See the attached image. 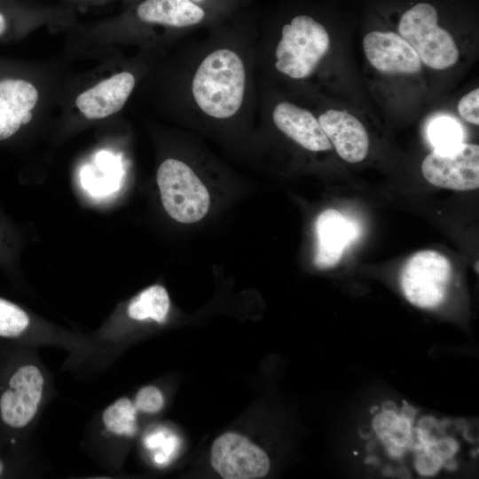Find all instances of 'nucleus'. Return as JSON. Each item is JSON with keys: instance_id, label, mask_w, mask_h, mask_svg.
<instances>
[{"instance_id": "nucleus-6", "label": "nucleus", "mask_w": 479, "mask_h": 479, "mask_svg": "<svg viewBox=\"0 0 479 479\" xmlns=\"http://www.w3.org/2000/svg\"><path fill=\"white\" fill-rule=\"evenodd\" d=\"M452 278V265L442 254L433 250L415 253L401 272L405 298L420 308H434L445 298Z\"/></svg>"}, {"instance_id": "nucleus-21", "label": "nucleus", "mask_w": 479, "mask_h": 479, "mask_svg": "<svg viewBox=\"0 0 479 479\" xmlns=\"http://www.w3.org/2000/svg\"><path fill=\"white\" fill-rule=\"evenodd\" d=\"M134 404L137 411L146 413H155L163 407L164 397L158 388L145 386L137 392Z\"/></svg>"}, {"instance_id": "nucleus-14", "label": "nucleus", "mask_w": 479, "mask_h": 479, "mask_svg": "<svg viewBox=\"0 0 479 479\" xmlns=\"http://www.w3.org/2000/svg\"><path fill=\"white\" fill-rule=\"evenodd\" d=\"M272 119L281 132L309 151L319 152L332 148L318 120L307 109L281 102L275 106Z\"/></svg>"}, {"instance_id": "nucleus-18", "label": "nucleus", "mask_w": 479, "mask_h": 479, "mask_svg": "<svg viewBox=\"0 0 479 479\" xmlns=\"http://www.w3.org/2000/svg\"><path fill=\"white\" fill-rule=\"evenodd\" d=\"M373 428L382 441L391 448H402L411 437L409 419L398 416L391 410L376 416Z\"/></svg>"}, {"instance_id": "nucleus-15", "label": "nucleus", "mask_w": 479, "mask_h": 479, "mask_svg": "<svg viewBox=\"0 0 479 479\" xmlns=\"http://www.w3.org/2000/svg\"><path fill=\"white\" fill-rule=\"evenodd\" d=\"M136 15L145 23L183 28L206 20L208 11L190 0H144Z\"/></svg>"}, {"instance_id": "nucleus-13", "label": "nucleus", "mask_w": 479, "mask_h": 479, "mask_svg": "<svg viewBox=\"0 0 479 479\" xmlns=\"http://www.w3.org/2000/svg\"><path fill=\"white\" fill-rule=\"evenodd\" d=\"M317 250L314 263L318 269L335 266L343 250L357 235V229L336 209L329 208L319 214L315 224Z\"/></svg>"}, {"instance_id": "nucleus-22", "label": "nucleus", "mask_w": 479, "mask_h": 479, "mask_svg": "<svg viewBox=\"0 0 479 479\" xmlns=\"http://www.w3.org/2000/svg\"><path fill=\"white\" fill-rule=\"evenodd\" d=\"M479 90L475 89L466 94L459 102L458 111L459 115L467 122L479 124Z\"/></svg>"}, {"instance_id": "nucleus-19", "label": "nucleus", "mask_w": 479, "mask_h": 479, "mask_svg": "<svg viewBox=\"0 0 479 479\" xmlns=\"http://www.w3.org/2000/svg\"><path fill=\"white\" fill-rule=\"evenodd\" d=\"M427 136L434 150L444 151L463 143L464 130L460 123L452 117L439 115L428 123Z\"/></svg>"}, {"instance_id": "nucleus-10", "label": "nucleus", "mask_w": 479, "mask_h": 479, "mask_svg": "<svg viewBox=\"0 0 479 479\" xmlns=\"http://www.w3.org/2000/svg\"><path fill=\"white\" fill-rule=\"evenodd\" d=\"M370 64L381 73L414 74L421 61L413 48L400 35L391 31H372L363 40Z\"/></svg>"}, {"instance_id": "nucleus-24", "label": "nucleus", "mask_w": 479, "mask_h": 479, "mask_svg": "<svg viewBox=\"0 0 479 479\" xmlns=\"http://www.w3.org/2000/svg\"><path fill=\"white\" fill-rule=\"evenodd\" d=\"M190 1L206 9V7L208 5L216 4L215 2H218V4L221 5V4H224L223 2H225L226 4L228 0H190Z\"/></svg>"}, {"instance_id": "nucleus-1", "label": "nucleus", "mask_w": 479, "mask_h": 479, "mask_svg": "<svg viewBox=\"0 0 479 479\" xmlns=\"http://www.w3.org/2000/svg\"><path fill=\"white\" fill-rule=\"evenodd\" d=\"M0 357V443L19 435L35 418L42 402L45 379L37 365L18 352L5 350Z\"/></svg>"}, {"instance_id": "nucleus-20", "label": "nucleus", "mask_w": 479, "mask_h": 479, "mask_svg": "<svg viewBox=\"0 0 479 479\" xmlns=\"http://www.w3.org/2000/svg\"><path fill=\"white\" fill-rule=\"evenodd\" d=\"M145 442L149 449L161 450L154 457L155 462L161 465L167 463L175 455L180 444L179 439L176 436H166L162 431H158L148 436Z\"/></svg>"}, {"instance_id": "nucleus-11", "label": "nucleus", "mask_w": 479, "mask_h": 479, "mask_svg": "<svg viewBox=\"0 0 479 479\" xmlns=\"http://www.w3.org/2000/svg\"><path fill=\"white\" fill-rule=\"evenodd\" d=\"M318 120L331 145L344 161L356 163L366 157L369 137L357 117L344 110L330 109Z\"/></svg>"}, {"instance_id": "nucleus-16", "label": "nucleus", "mask_w": 479, "mask_h": 479, "mask_svg": "<svg viewBox=\"0 0 479 479\" xmlns=\"http://www.w3.org/2000/svg\"><path fill=\"white\" fill-rule=\"evenodd\" d=\"M169 306L167 290L162 286L153 285L144 289L130 301L127 313L135 320L151 318L162 323L167 318Z\"/></svg>"}, {"instance_id": "nucleus-2", "label": "nucleus", "mask_w": 479, "mask_h": 479, "mask_svg": "<svg viewBox=\"0 0 479 479\" xmlns=\"http://www.w3.org/2000/svg\"><path fill=\"white\" fill-rule=\"evenodd\" d=\"M246 86L245 66L229 49L210 52L198 67L192 93L199 108L216 119L233 116L240 108Z\"/></svg>"}, {"instance_id": "nucleus-23", "label": "nucleus", "mask_w": 479, "mask_h": 479, "mask_svg": "<svg viewBox=\"0 0 479 479\" xmlns=\"http://www.w3.org/2000/svg\"><path fill=\"white\" fill-rule=\"evenodd\" d=\"M441 462V456L431 447H427L425 452L418 455L416 467L422 475H432L438 470Z\"/></svg>"}, {"instance_id": "nucleus-3", "label": "nucleus", "mask_w": 479, "mask_h": 479, "mask_svg": "<svg viewBox=\"0 0 479 479\" xmlns=\"http://www.w3.org/2000/svg\"><path fill=\"white\" fill-rule=\"evenodd\" d=\"M397 29L428 67L443 70L458 61L459 49L450 32L440 26V9L435 3L411 4L400 14Z\"/></svg>"}, {"instance_id": "nucleus-12", "label": "nucleus", "mask_w": 479, "mask_h": 479, "mask_svg": "<svg viewBox=\"0 0 479 479\" xmlns=\"http://www.w3.org/2000/svg\"><path fill=\"white\" fill-rule=\"evenodd\" d=\"M135 83L136 79L131 73H117L79 94L75 105L80 113L88 119L106 118L123 107Z\"/></svg>"}, {"instance_id": "nucleus-9", "label": "nucleus", "mask_w": 479, "mask_h": 479, "mask_svg": "<svg viewBox=\"0 0 479 479\" xmlns=\"http://www.w3.org/2000/svg\"><path fill=\"white\" fill-rule=\"evenodd\" d=\"M38 98L33 82L0 68V142L14 137L31 122Z\"/></svg>"}, {"instance_id": "nucleus-17", "label": "nucleus", "mask_w": 479, "mask_h": 479, "mask_svg": "<svg viewBox=\"0 0 479 479\" xmlns=\"http://www.w3.org/2000/svg\"><path fill=\"white\" fill-rule=\"evenodd\" d=\"M137 413L134 403L122 397L104 410L102 422L106 429L114 435L133 436L137 429Z\"/></svg>"}, {"instance_id": "nucleus-7", "label": "nucleus", "mask_w": 479, "mask_h": 479, "mask_svg": "<svg viewBox=\"0 0 479 479\" xmlns=\"http://www.w3.org/2000/svg\"><path fill=\"white\" fill-rule=\"evenodd\" d=\"M421 172L436 187L475 190L479 186V146L463 142L449 150H433L424 158Z\"/></svg>"}, {"instance_id": "nucleus-4", "label": "nucleus", "mask_w": 479, "mask_h": 479, "mask_svg": "<svg viewBox=\"0 0 479 479\" xmlns=\"http://www.w3.org/2000/svg\"><path fill=\"white\" fill-rule=\"evenodd\" d=\"M325 26L308 13H297L285 23L276 51V68L282 74L302 79L310 75L329 49Z\"/></svg>"}, {"instance_id": "nucleus-8", "label": "nucleus", "mask_w": 479, "mask_h": 479, "mask_svg": "<svg viewBox=\"0 0 479 479\" xmlns=\"http://www.w3.org/2000/svg\"><path fill=\"white\" fill-rule=\"evenodd\" d=\"M211 465L225 479H255L270 469L267 454L245 436L225 433L211 448Z\"/></svg>"}, {"instance_id": "nucleus-5", "label": "nucleus", "mask_w": 479, "mask_h": 479, "mask_svg": "<svg viewBox=\"0 0 479 479\" xmlns=\"http://www.w3.org/2000/svg\"><path fill=\"white\" fill-rule=\"evenodd\" d=\"M161 200L165 211L182 224L201 220L208 211L209 193L193 170L185 162L168 159L156 175Z\"/></svg>"}]
</instances>
